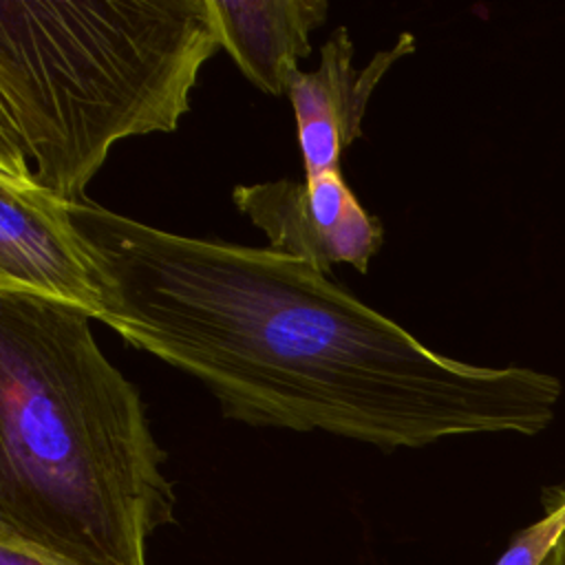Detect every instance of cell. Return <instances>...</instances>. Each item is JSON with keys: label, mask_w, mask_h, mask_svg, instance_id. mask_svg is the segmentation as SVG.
<instances>
[{"label": "cell", "mask_w": 565, "mask_h": 565, "mask_svg": "<svg viewBox=\"0 0 565 565\" xmlns=\"http://www.w3.org/2000/svg\"><path fill=\"white\" fill-rule=\"evenodd\" d=\"M218 49L210 0H0V150L82 203L117 141L179 128Z\"/></svg>", "instance_id": "3"}, {"label": "cell", "mask_w": 565, "mask_h": 565, "mask_svg": "<svg viewBox=\"0 0 565 565\" xmlns=\"http://www.w3.org/2000/svg\"><path fill=\"white\" fill-rule=\"evenodd\" d=\"M163 463L90 318L0 291V539L75 565H146L148 539L174 523Z\"/></svg>", "instance_id": "2"}, {"label": "cell", "mask_w": 565, "mask_h": 565, "mask_svg": "<svg viewBox=\"0 0 565 565\" xmlns=\"http://www.w3.org/2000/svg\"><path fill=\"white\" fill-rule=\"evenodd\" d=\"M543 565H565V534H563L561 543L556 545V550L550 554V558Z\"/></svg>", "instance_id": "10"}, {"label": "cell", "mask_w": 565, "mask_h": 565, "mask_svg": "<svg viewBox=\"0 0 565 565\" xmlns=\"http://www.w3.org/2000/svg\"><path fill=\"white\" fill-rule=\"evenodd\" d=\"M413 51L415 38L404 31L358 68L351 35L347 26H338L320 46L318 68L296 71L287 97L296 117L302 177L340 170L342 152L362 137V119L375 86Z\"/></svg>", "instance_id": "6"}, {"label": "cell", "mask_w": 565, "mask_h": 565, "mask_svg": "<svg viewBox=\"0 0 565 565\" xmlns=\"http://www.w3.org/2000/svg\"><path fill=\"white\" fill-rule=\"evenodd\" d=\"M104 298L99 322L201 382L247 426L322 430L384 452L481 433L536 435L561 380L424 347L313 265L68 203Z\"/></svg>", "instance_id": "1"}, {"label": "cell", "mask_w": 565, "mask_h": 565, "mask_svg": "<svg viewBox=\"0 0 565 565\" xmlns=\"http://www.w3.org/2000/svg\"><path fill=\"white\" fill-rule=\"evenodd\" d=\"M232 201L269 238L271 249L327 276L335 265L366 274L384 243L380 218L362 207L342 170L236 185Z\"/></svg>", "instance_id": "5"}, {"label": "cell", "mask_w": 565, "mask_h": 565, "mask_svg": "<svg viewBox=\"0 0 565 565\" xmlns=\"http://www.w3.org/2000/svg\"><path fill=\"white\" fill-rule=\"evenodd\" d=\"M0 291H20L99 320L104 298L68 203L42 188L15 152L0 150Z\"/></svg>", "instance_id": "4"}, {"label": "cell", "mask_w": 565, "mask_h": 565, "mask_svg": "<svg viewBox=\"0 0 565 565\" xmlns=\"http://www.w3.org/2000/svg\"><path fill=\"white\" fill-rule=\"evenodd\" d=\"M0 565H75L24 543L0 539Z\"/></svg>", "instance_id": "9"}, {"label": "cell", "mask_w": 565, "mask_h": 565, "mask_svg": "<svg viewBox=\"0 0 565 565\" xmlns=\"http://www.w3.org/2000/svg\"><path fill=\"white\" fill-rule=\"evenodd\" d=\"M221 49L247 82L267 95H287L309 35L327 20V0H210Z\"/></svg>", "instance_id": "7"}, {"label": "cell", "mask_w": 565, "mask_h": 565, "mask_svg": "<svg viewBox=\"0 0 565 565\" xmlns=\"http://www.w3.org/2000/svg\"><path fill=\"white\" fill-rule=\"evenodd\" d=\"M545 516L516 532L494 565H543L565 534V488H554Z\"/></svg>", "instance_id": "8"}]
</instances>
